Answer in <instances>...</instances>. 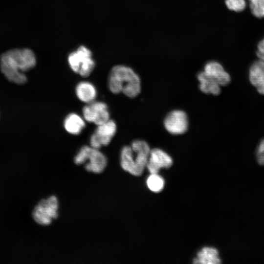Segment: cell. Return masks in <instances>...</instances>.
<instances>
[{"label":"cell","mask_w":264,"mask_h":264,"mask_svg":"<svg viewBox=\"0 0 264 264\" xmlns=\"http://www.w3.org/2000/svg\"><path fill=\"white\" fill-rule=\"evenodd\" d=\"M36 64L35 55L29 48L9 50L0 57L2 73L8 80L17 84L25 83L27 78L24 72L33 68Z\"/></svg>","instance_id":"6da1fadb"},{"label":"cell","mask_w":264,"mask_h":264,"mask_svg":"<svg viewBox=\"0 0 264 264\" xmlns=\"http://www.w3.org/2000/svg\"><path fill=\"white\" fill-rule=\"evenodd\" d=\"M108 87L114 94L123 93L130 98H134L141 91L140 80L130 67L116 65L110 70L108 77Z\"/></svg>","instance_id":"7a4b0ae2"},{"label":"cell","mask_w":264,"mask_h":264,"mask_svg":"<svg viewBox=\"0 0 264 264\" xmlns=\"http://www.w3.org/2000/svg\"><path fill=\"white\" fill-rule=\"evenodd\" d=\"M67 61L72 71L83 77L88 76L95 66L91 51L84 45L71 52L68 56Z\"/></svg>","instance_id":"3957f363"},{"label":"cell","mask_w":264,"mask_h":264,"mask_svg":"<svg viewBox=\"0 0 264 264\" xmlns=\"http://www.w3.org/2000/svg\"><path fill=\"white\" fill-rule=\"evenodd\" d=\"M58 200L56 197L51 196L47 199L42 200L35 207L33 218L38 224H50L53 219L58 217Z\"/></svg>","instance_id":"277c9868"},{"label":"cell","mask_w":264,"mask_h":264,"mask_svg":"<svg viewBox=\"0 0 264 264\" xmlns=\"http://www.w3.org/2000/svg\"><path fill=\"white\" fill-rule=\"evenodd\" d=\"M116 128V123L111 119L98 125L95 132L90 136L89 140L90 147L99 149L102 146L108 145L115 135Z\"/></svg>","instance_id":"5b68a950"},{"label":"cell","mask_w":264,"mask_h":264,"mask_svg":"<svg viewBox=\"0 0 264 264\" xmlns=\"http://www.w3.org/2000/svg\"><path fill=\"white\" fill-rule=\"evenodd\" d=\"M83 114L86 121L97 126L110 119L107 104L101 101H94L88 103L83 109Z\"/></svg>","instance_id":"8992f818"},{"label":"cell","mask_w":264,"mask_h":264,"mask_svg":"<svg viewBox=\"0 0 264 264\" xmlns=\"http://www.w3.org/2000/svg\"><path fill=\"white\" fill-rule=\"evenodd\" d=\"M165 129L171 134H181L185 133L188 128V118L183 110H176L170 112L164 120Z\"/></svg>","instance_id":"52a82bcc"},{"label":"cell","mask_w":264,"mask_h":264,"mask_svg":"<svg viewBox=\"0 0 264 264\" xmlns=\"http://www.w3.org/2000/svg\"><path fill=\"white\" fill-rule=\"evenodd\" d=\"M172 157L158 148L151 150L146 168L150 174H158L162 168H169L173 164Z\"/></svg>","instance_id":"ba28073f"},{"label":"cell","mask_w":264,"mask_h":264,"mask_svg":"<svg viewBox=\"0 0 264 264\" xmlns=\"http://www.w3.org/2000/svg\"><path fill=\"white\" fill-rule=\"evenodd\" d=\"M131 147L134 154L137 176H139L147 166L151 150L147 142L142 140H134Z\"/></svg>","instance_id":"9c48e42d"},{"label":"cell","mask_w":264,"mask_h":264,"mask_svg":"<svg viewBox=\"0 0 264 264\" xmlns=\"http://www.w3.org/2000/svg\"><path fill=\"white\" fill-rule=\"evenodd\" d=\"M85 168L88 172L100 173L107 164L106 156L99 149L87 146Z\"/></svg>","instance_id":"30bf717a"},{"label":"cell","mask_w":264,"mask_h":264,"mask_svg":"<svg viewBox=\"0 0 264 264\" xmlns=\"http://www.w3.org/2000/svg\"><path fill=\"white\" fill-rule=\"evenodd\" d=\"M204 72L217 82L221 87L228 85L231 81V76L220 63L212 61L207 63Z\"/></svg>","instance_id":"8fae6325"},{"label":"cell","mask_w":264,"mask_h":264,"mask_svg":"<svg viewBox=\"0 0 264 264\" xmlns=\"http://www.w3.org/2000/svg\"><path fill=\"white\" fill-rule=\"evenodd\" d=\"M248 79L258 93L264 95V61L258 59L251 65L248 71Z\"/></svg>","instance_id":"7c38bea8"},{"label":"cell","mask_w":264,"mask_h":264,"mask_svg":"<svg viewBox=\"0 0 264 264\" xmlns=\"http://www.w3.org/2000/svg\"><path fill=\"white\" fill-rule=\"evenodd\" d=\"M75 92L80 100L87 104L95 101L97 96L95 87L87 81L79 83L76 87Z\"/></svg>","instance_id":"4fadbf2b"},{"label":"cell","mask_w":264,"mask_h":264,"mask_svg":"<svg viewBox=\"0 0 264 264\" xmlns=\"http://www.w3.org/2000/svg\"><path fill=\"white\" fill-rule=\"evenodd\" d=\"M199 82V88L203 93L218 95L221 92V86L204 71L199 72L197 75Z\"/></svg>","instance_id":"5bb4252c"},{"label":"cell","mask_w":264,"mask_h":264,"mask_svg":"<svg viewBox=\"0 0 264 264\" xmlns=\"http://www.w3.org/2000/svg\"><path fill=\"white\" fill-rule=\"evenodd\" d=\"M221 261L218 250L212 247H204L197 253L193 260L194 264H219Z\"/></svg>","instance_id":"9a60e30c"},{"label":"cell","mask_w":264,"mask_h":264,"mask_svg":"<svg viewBox=\"0 0 264 264\" xmlns=\"http://www.w3.org/2000/svg\"><path fill=\"white\" fill-rule=\"evenodd\" d=\"M120 164L124 170L137 176L134 154L131 146H125L122 148L120 154Z\"/></svg>","instance_id":"2e32d148"},{"label":"cell","mask_w":264,"mask_h":264,"mask_svg":"<svg viewBox=\"0 0 264 264\" xmlns=\"http://www.w3.org/2000/svg\"><path fill=\"white\" fill-rule=\"evenodd\" d=\"M65 130L69 133L78 135L85 127L84 119L78 114L71 113L67 115L64 122Z\"/></svg>","instance_id":"e0dca14e"},{"label":"cell","mask_w":264,"mask_h":264,"mask_svg":"<svg viewBox=\"0 0 264 264\" xmlns=\"http://www.w3.org/2000/svg\"><path fill=\"white\" fill-rule=\"evenodd\" d=\"M150 174L146 180L147 187L153 192H160L164 187L165 181L163 178L158 174Z\"/></svg>","instance_id":"ac0fdd59"},{"label":"cell","mask_w":264,"mask_h":264,"mask_svg":"<svg viewBox=\"0 0 264 264\" xmlns=\"http://www.w3.org/2000/svg\"><path fill=\"white\" fill-rule=\"evenodd\" d=\"M251 13L256 18H264V0H248Z\"/></svg>","instance_id":"d6986e66"},{"label":"cell","mask_w":264,"mask_h":264,"mask_svg":"<svg viewBox=\"0 0 264 264\" xmlns=\"http://www.w3.org/2000/svg\"><path fill=\"white\" fill-rule=\"evenodd\" d=\"M225 3L228 9L236 12L243 11L246 6L245 0H225Z\"/></svg>","instance_id":"ffe728a7"},{"label":"cell","mask_w":264,"mask_h":264,"mask_svg":"<svg viewBox=\"0 0 264 264\" xmlns=\"http://www.w3.org/2000/svg\"><path fill=\"white\" fill-rule=\"evenodd\" d=\"M256 55L259 59L264 61V37L257 45Z\"/></svg>","instance_id":"44dd1931"},{"label":"cell","mask_w":264,"mask_h":264,"mask_svg":"<svg viewBox=\"0 0 264 264\" xmlns=\"http://www.w3.org/2000/svg\"><path fill=\"white\" fill-rule=\"evenodd\" d=\"M264 152V138L259 142L256 150V154Z\"/></svg>","instance_id":"7402d4cb"},{"label":"cell","mask_w":264,"mask_h":264,"mask_svg":"<svg viewBox=\"0 0 264 264\" xmlns=\"http://www.w3.org/2000/svg\"><path fill=\"white\" fill-rule=\"evenodd\" d=\"M256 156L258 163L261 166H264V152L256 154Z\"/></svg>","instance_id":"603a6c76"}]
</instances>
